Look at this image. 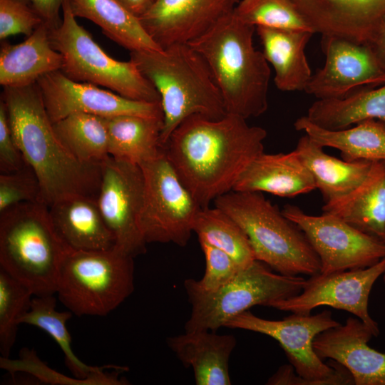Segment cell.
I'll use <instances>...</instances> for the list:
<instances>
[{"mask_svg":"<svg viewBox=\"0 0 385 385\" xmlns=\"http://www.w3.org/2000/svg\"><path fill=\"white\" fill-rule=\"evenodd\" d=\"M227 113L220 119L194 115L171 133L164 153L202 207L232 190L245 168L264 153L265 129Z\"/></svg>","mask_w":385,"mask_h":385,"instance_id":"obj_1","label":"cell"},{"mask_svg":"<svg viewBox=\"0 0 385 385\" xmlns=\"http://www.w3.org/2000/svg\"><path fill=\"white\" fill-rule=\"evenodd\" d=\"M6 105L15 142L37 177L48 206L75 195L96 198L101 165L78 160L58 139L37 83L5 87Z\"/></svg>","mask_w":385,"mask_h":385,"instance_id":"obj_2","label":"cell"},{"mask_svg":"<svg viewBox=\"0 0 385 385\" xmlns=\"http://www.w3.org/2000/svg\"><path fill=\"white\" fill-rule=\"evenodd\" d=\"M255 30L232 11L188 43L208 66L226 113L245 119L260 116L268 108L271 72L262 51L253 45Z\"/></svg>","mask_w":385,"mask_h":385,"instance_id":"obj_3","label":"cell"},{"mask_svg":"<svg viewBox=\"0 0 385 385\" xmlns=\"http://www.w3.org/2000/svg\"><path fill=\"white\" fill-rule=\"evenodd\" d=\"M130 56L160 96L163 146L187 118L200 115L220 119L227 114L208 66L190 45L175 44L162 51H130Z\"/></svg>","mask_w":385,"mask_h":385,"instance_id":"obj_4","label":"cell"},{"mask_svg":"<svg viewBox=\"0 0 385 385\" xmlns=\"http://www.w3.org/2000/svg\"><path fill=\"white\" fill-rule=\"evenodd\" d=\"M213 202L244 230L257 260L284 275L321 272L319 258L304 232L262 192L231 190Z\"/></svg>","mask_w":385,"mask_h":385,"instance_id":"obj_5","label":"cell"},{"mask_svg":"<svg viewBox=\"0 0 385 385\" xmlns=\"http://www.w3.org/2000/svg\"><path fill=\"white\" fill-rule=\"evenodd\" d=\"M66 251L44 202L22 203L0 213V268L34 296L56 293Z\"/></svg>","mask_w":385,"mask_h":385,"instance_id":"obj_6","label":"cell"},{"mask_svg":"<svg viewBox=\"0 0 385 385\" xmlns=\"http://www.w3.org/2000/svg\"><path fill=\"white\" fill-rule=\"evenodd\" d=\"M339 324L329 310L316 314L292 313L281 320L262 319L247 310L230 319L224 327L265 334L279 344L290 364L281 366L267 384H354L346 368L332 359L325 364L314 349L316 337Z\"/></svg>","mask_w":385,"mask_h":385,"instance_id":"obj_7","label":"cell"},{"mask_svg":"<svg viewBox=\"0 0 385 385\" xmlns=\"http://www.w3.org/2000/svg\"><path fill=\"white\" fill-rule=\"evenodd\" d=\"M133 258L115 247L107 250H67L56 294L77 316H106L134 290Z\"/></svg>","mask_w":385,"mask_h":385,"instance_id":"obj_8","label":"cell"},{"mask_svg":"<svg viewBox=\"0 0 385 385\" xmlns=\"http://www.w3.org/2000/svg\"><path fill=\"white\" fill-rule=\"evenodd\" d=\"M60 25L50 29L53 47L63 59L61 71L68 78L108 88L135 101L160 103L150 81L130 59L121 61L111 57L76 21L68 0L62 5Z\"/></svg>","mask_w":385,"mask_h":385,"instance_id":"obj_9","label":"cell"},{"mask_svg":"<svg viewBox=\"0 0 385 385\" xmlns=\"http://www.w3.org/2000/svg\"><path fill=\"white\" fill-rule=\"evenodd\" d=\"M305 282L299 275L273 273L266 264L256 260L216 292L188 294L192 309L185 332H215L255 305L268 307L274 301L299 294Z\"/></svg>","mask_w":385,"mask_h":385,"instance_id":"obj_10","label":"cell"},{"mask_svg":"<svg viewBox=\"0 0 385 385\" xmlns=\"http://www.w3.org/2000/svg\"><path fill=\"white\" fill-rule=\"evenodd\" d=\"M140 167L144 198L139 225L145 241L185 246L202 207L183 184L164 150Z\"/></svg>","mask_w":385,"mask_h":385,"instance_id":"obj_11","label":"cell"},{"mask_svg":"<svg viewBox=\"0 0 385 385\" xmlns=\"http://www.w3.org/2000/svg\"><path fill=\"white\" fill-rule=\"evenodd\" d=\"M282 213L305 234L321 262L322 273L372 266L385 257V240L364 232L331 213L311 215L293 205Z\"/></svg>","mask_w":385,"mask_h":385,"instance_id":"obj_12","label":"cell"},{"mask_svg":"<svg viewBox=\"0 0 385 385\" xmlns=\"http://www.w3.org/2000/svg\"><path fill=\"white\" fill-rule=\"evenodd\" d=\"M143 198L140 165L111 156L101 164L98 208L114 236L115 247L133 257L146 252L139 225Z\"/></svg>","mask_w":385,"mask_h":385,"instance_id":"obj_13","label":"cell"},{"mask_svg":"<svg viewBox=\"0 0 385 385\" xmlns=\"http://www.w3.org/2000/svg\"><path fill=\"white\" fill-rule=\"evenodd\" d=\"M384 272L385 257L365 268L319 272L306 279L299 294L274 301L268 307L301 314H309L320 306L345 310L362 321L376 337L379 328L369 314L368 303L374 283Z\"/></svg>","mask_w":385,"mask_h":385,"instance_id":"obj_14","label":"cell"},{"mask_svg":"<svg viewBox=\"0 0 385 385\" xmlns=\"http://www.w3.org/2000/svg\"><path fill=\"white\" fill-rule=\"evenodd\" d=\"M324 66L313 74L304 91L317 99L342 98L364 88L385 83V68L368 44L322 35Z\"/></svg>","mask_w":385,"mask_h":385,"instance_id":"obj_15","label":"cell"},{"mask_svg":"<svg viewBox=\"0 0 385 385\" xmlns=\"http://www.w3.org/2000/svg\"><path fill=\"white\" fill-rule=\"evenodd\" d=\"M36 83L52 123L77 113L104 118L135 115L163 118L160 102L127 98L98 86L73 81L61 71L43 76Z\"/></svg>","mask_w":385,"mask_h":385,"instance_id":"obj_16","label":"cell"},{"mask_svg":"<svg viewBox=\"0 0 385 385\" xmlns=\"http://www.w3.org/2000/svg\"><path fill=\"white\" fill-rule=\"evenodd\" d=\"M240 0H154L140 21L152 40L165 49L188 44L231 13Z\"/></svg>","mask_w":385,"mask_h":385,"instance_id":"obj_17","label":"cell"},{"mask_svg":"<svg viewBox=\"0 0 385 385\" xmlns=\"http://www.w3.org/2000/svg\"><path fill=\"white\" fill-rule=\"evenodd\" d=\"M315 33L370 44L385 23V0H289Z\"/></svg>","mask_w":385,"mask_h":385,"instance_id":"obj_18","label":"cell"},{"mask_svg":"<svg viewBox=\"0 0 385 385\" xmlns=\"http://www.w3.org/2000/svg\"><path fill=\"white\" fill-rule=\"evenodd\" d=\"M374 335L359 318L318 334L313 346L322 359L334 360L351 373L354 385H385V353L368 345Z\"/></svg>","mask_w":385,"mask_h":385,"instance_id":"obj_19","label":"cell"},{"mask_svg":"<svg viewBox=\"0 0 385 385\" xmlns=\"http://www.w3.org/2000/svg\"><path fill=\"white\" fill-rule=\"evenodd\" d=\"M48 212L67 250H107L115 247L114 236L100 212L96 197H69L49 206Z\"/></svg>","mask_w":385,"mask_h":385,"instance_id":"obj_20","label":"cell"},{"mask_svg":"<svg viewBox=\"0 0 385 385\" xmlns=\"http://www.w3.org/2000/svg\"><path fill=\"white\" fill-rule=\"evenodd\" d=\"M315 189L313 176L294 150L287 153H261L240 175L232 190L291 197Z\"/></svg>","mask_w":385,"mask_h":385,"instance_id":"obj_21","label":"cell"},{"mask_svg":"<svg viewBox=\"0 0 385 385\" xmlns=\"http://www.w3.org/2000/svg\"><path fill=\"white\" fill-rule=\"evenodd\" d=\"M170 349L185 367H192L197 385H230V356L236 346L230 334L213 331L186 332L167 339Z\"/></svg>","mask_w":385,"mask_h":385,"instance_id":"obj_22","label":"cell"},{"mask_svg":"<svg viewBox=\"0 0 385 385\" xmlns=\"http://www.w3.org/2000/svg\"><path fill=\"white\" fill-rule=\"evenodd\" d=\"M63 64V56L52 46L50 29L43 23L23 42L1 46L0 84L4 88L32 85L43 76L61 71Z\"/></svg>","mask_w":385,"mask_h":385,"instance_id":"obj_23","label":"cell"},{"mask_svg":"<svg viewBox=\"0 0 385 385\" xmlns=\"http://www.w3.org/2000/svg\"><path fill=\"white\" fill-rule=\"evenodd\" d=\"M263 54L274 70V83L282 91H304L312 74L305 47L314 33L309 31L256 27Z\"/></svg>","mask_w":385,"mask_h":385,"instance_id":"obj_24","label":"cell"},{"mask_svg":"<svg viewBox=\"0 0 385 385\" xmlns=\"http://www.w3.org/2000/svg\"><path fill=\"white\" fill-rule=\"evenodd\" d=\"M322 210L385 240V160L373 162L358 187L336 201L324 203Z\"/></svg>","mask_w":385,"mask_h":385,"instance_id":"obj_25","label":"cell"},{"mask_svg":"<svg viewBox=\"0 0 385 385\" xmlns=\"http://www.w3.org/2000/svg\"><path fill=\"white\" fill-rule=\"evenodd\" d=\"M56 308L54 294L34 296L29 309L21 317L19 323L35 326L50 335L61 349L66 366L75 378L86 381L89 384H123L124 381L118 379L120 371L111 375L106 373V369L111 366H90L76 356L66 327V322L73 313L69 310L58 312Z\"/></svg>","mask_w":385,"mask_h":385,"instance_id":"obj_26","label":"cell"},{"mask_svg":"<svg viewBox=\"0 0 385 385\" xmlns=\"http://www.w3.org/2000/svg\"><path fill=\"white\" fill-rule=\"evenodd\" d=\"M294 150L310 171L324 203L336 201L349 194L366 177L371 161H346L327 154L323 147L304 134Z\"/></svg>","mask_w":385,"mask_h":385,"instance_id":"obj_27","label":"cell"},{"mask_svg":"<svg viewBox=\"0 0 385 385\" xmlns=\"http://www.w3.org/2000/svg\"><path fill=\"white\" fill-rule=\"evenodd\" d=\"M294 125L296 130L303 132L323 148L339 150L344 160H385V124L379 120L369 119L351 128L327 130L304 115L297 118Z\"/></svg>","mask_w":385,"mask_h":385,"instance_id":"obj_28","label":"cell"},{"mask_svg":"<svg viewBox=\"0 0 385 385\" xmlns=\"http://www.w3.org/2000/svg\"><path fill=\"white\" fill-rule=\"evenodd\" d=\"M77 17L98 25L105 35L130 51H162L150 37L139 18L118 0H68Z\"/></svg>","mask_w":385,"mask_h":385,"instance_id":"obj_29","label":"cell"},{"mask_svg":"<svg viewBox=\"0 0 385 385\" xmlns=\"http://www.w3.org/2000/svg\"><path fill=\"white\" fill-rule=\"evenodd\" d=\"M106 119L111 157L140 165L163 151V118L120 115Z\"/></svg>","mask_w":385,"mask_h":385,"instance_id":"obj_30","label":"cell"},{"mask_svg":"<svg viewBox=\"0 0 385 385\" xmlns=\"http://www.w3.org/2000/svg\"><path fill=\"white\" fill-rule=\"evenodd\" d=\"M306 116L327 130L344 129L369 119L385 124V83L359 89L342 98L318 99Z\"/></svg>","mask_w":385,"mask_h":385,"instance_id":"obj_31","label":"cell"},{"mask_svg":"<svg viewBox=\"0 0 385 385\" xmlns=\"http://www.w3.org/2000/svg\"><path fill=\"white\" fill-rule=\"evenodd\" d=\"M53 125L61 143L80 162L101 165L110 157L106 118L77 113Z\"/></svg>","mask_w":385,"mask_h":385,"instance_id":"obj_32","label":"cell"},{"mask_svg":"<svg viewBox=\"0 0 385 385\" xmlns=\"http://www.w3.org/2000/svg\"><path fill=\"white\" fill-rule=\"evenodd\" d=\"M192 230L199 242H206L225 252L242 269L256 260L244 230L230 215L215 206L201 208Z\"/></svg>","mask_w":385,"mask_h":385,"instance_id":"obj_33","label":"cell"},{"mask_svg":"<svg viewBox=\"0 0 385 385\" xmlns=\"http://www.w3.org/2000/svg\"><path fill=\"white\" fill-rule=\"evenodd\" d=\"M233 12L240 21L255 28L315 33L289 0H240Z\"/></svg>","mask_w":385,"mask_h":385,"instance_id":"obj_34","label":"cell"},{"mask_svg":"<svg viewBox=\"0 0 385 385\" xmlns=\"http://www.w3.org/2000/svg\"><path fill=\"white\" fill-rule=\"evenodd\" d=\"M34 294L23 283L0 268V352L9 358L21 317L30 308Z\"/></svg>","mask_w":385,"mask_h":385,"instance_id":"obj_35","label":"cell"},{"mask_svg":"<svg viewBox=\"0 0 385 385\" xmlns=\"http://www.w3.org/2000/svg\"><path fill=\"white\" fill-rule=\"evenodd\" d=\"M205 259V272L200 280L188 279V294H210L230 282L242 270L227 254L204 242H199Z\"/></svg>","mask_w":385,"mask_h":385,"instance_id":"obj_36","label":"cell"},{"mask_svg":"<svg viewBox=\"0 0 385 385\" xmlns=\"http://www.w3.org/2000/svg\"><path fill=\"white\" fill-rule=\"evenodd\" d=\"M43 202L41 185L31 168L0 175V213L22 203Z\"/></svg>","mask_w":385,"mask_h":385,"instance_id":"obj_37","label":"cell"},{"mask_svg":"<svg viewBox=\"0 0 385 385\" xmlns=\"http://www.w3.org/2000/svg\"><path fill=\"white\" fill-rule=\"evenodd\" d=\"M44 23L29 0H0V39L24 34L29 36Z\"/></svg>","mask_w":385,"mask_h":385,"instance_id":"obj_38","label":"cell"},{"mask_svg":"<svg viewBox=\"0 0 385 385\" xmlns=\"http://www.w3.org/2000/svg\"><path fill=\"white\" fill-rule=\"evenodd\" d=\"M28 165L19 149L10 125L6 105L0 101V171L9 173Z\"/></svg>","mask_w":385,"mask_h":385,"instance_id":"obj_39","label":"cell"},{"mask_svg":"<svg viewBox=\"0 0 385 385\" xmlns=\"http://www.w3.org/2000/svg\"><path fill=\"white\" fill-rule=\"evenodd\" d=\"M64 0H29L50 29L58 27L62 19L60 9Z\"/></svg>","mask_w":385,"mask_h":385,"instance_id":"obj_40","label":"cell"},{"mask_svg":"<svg viewBox=\"0 0 385 385\" xmlns=\"http://www.w3.org/2000/svg\"><path fill=\"white\" fill-rule=\"evenodd\" d=\"M127 10L138 18L141 17L152 6L154 0H118Z\"/></svg>","mask_w":385,"mask_h":385,"instance_id":"obj_41","label":"cell"},{"mask_svg":"<svg viewBox=\"0 0 385 385\" xmlns=\"http://www.w3.org/2000/svg\"><path fill=\"white\" fill-rule=\"evenodd\" d=\"M369 46L385 68V23Z\"/></svg>","mask_w":385,"mask_h":385,"instance_id":"obj_42","label":"cell"},{"mask_svg":"<svg viewBox=\"0 0 385 385\" xmlns=\"http://www.w3.org/2000/svg\"><path fill=\"white\" fill-rule=\"evenodd\" d=\"M383 279H384V284H385V272H384V273L383 274Z\"/></svg>","mask_w":385,"mask_h":385,"instance_id":"obj_43","label":"cell"}]
</instances>
